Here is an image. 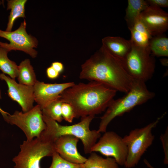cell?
Wrapping results in <instances>:
<instances>
[{
    "mask_svg": "<svg viewBox=\"0 0 168 168\" xmlns=\"http://www.w3.org/2000/svg\"><path fill=\"white\" fill-rule=\"evenodd\" d=\"M52 157V163L48 168H84L83 164H77L68 161L62 158L56 152Z\"/></svg>",
    "mask_w": 168,
    "mask_h": 168,
    "instance_id": "24",
    "label": "cell"
},
{
    "mask_svg": "<svg viewBox=\"0 0 168 168\" xmlns=\"http://www.w3.org/2000/svg\"><path fill=\"white\" fill-rule=\"evenodd\" d=\"M117 91L101 83L92 81L75 83L63 91L60 98L72 105L76 118L95 116L105 111Z\"/></svg>",
    "mask_w": 168,
    "mask_h": 168,
    "instance_id": "2",
    "label": "cell"
},
{
    "mask_svg": "<svg viewBox=\"0 0 168 168\" xmlns=\"http://www.w3.org/2000/svg\"><path fill=\"white\" fill-rule=\"evenodd\" d=\"M122 97L114 99L100 117L98 131L105 133L110 123L115 118L132 110L136 106L153 98L155 93L149 91L142 81L135 80L130 89Z\"/></svg>",
    "mask_w": 168,
    "mask_h": 168,
    "instance_id": "4",
    "label": "cell"
},
{
    "mask_svg": "<svg viewBox=\"0 0 168 168\" xmlns=\"http://www.w3.org/2000/svg\"><path fill=\"white\" fill-rule=\"evenodd\" d=\"M43 119L46 125L43 134L53 142L61 136L70 135L75 136L82 142L86 154H90L92 147L100 137L101 133L97 130H91L90 126L94 116L89 115L81 118L80 121L70 125H63L49 117L43 114Z\"/></svg>",
    "mask_w": 168,
    "mask_h": 168,
    "instance_id": "3",
    "label": "cell"
},
{
    "mask_svg": "<svg viewBox=\"0 0 168 168\" xmlns=\"http://www.w3.org/2000/svg\"><path fill=\"white\" fill-rule=\"evenodd\" d=\"M149 48L154 56L168 57V38L163 34L152 37L150 40Z\"/></svg>",
    "mask_w": 168,
    "mask_h": 168,
    "instance_id": "21",
    "label": "cell"
},
{
    "mask_svg": "<svg viewBox=\"0 0 168 168\" xmlns=\"http://www.w3.org/2000/svg\"><path fill=\"white\" fill-rule=\"evenodd\" d=\"M8 52L6 49L0 47V70L3 73L15 79L17 76L18 66L8 58Z\"/></svg>",
    "mask_w": 168,
    "mask_h": 168,
    "instance_id": "22",
    "label": "cell"
},
{
    "mask_svg": "<svg viewBox=\"0 0 168 168\" xmlns=\"http://www.w3.org/2000/svg\"><path fill=\"white\" fill-rule=\"evenodd\" d=\"M122 62L135 80L145 82L152 78L155 72V60L149 47H141L132 42L131 49Z\"/></svg>",
    "mask_w": 168,
    "mask_h": 168,
    "instance_id": "7",
    "label": "cell"
},
{
    "mask_svg": "<svg viewBox=\"0 0 168 168\" xmlns=\"http://www.w3.org/2000/svg\"><path fill=\"white\" fill-rule=\"evenodd\" d=\"M7 10H11L6 31H12L15 20L19 17L25 18V5L27 0H8Z\"/></svg>",
    "mask_w": 168,
    "mask_h": 168,
    "instance_id": "18",
    "label": "cell"
},
{
    "mask_svg": "<svg viewBox=\"0 0 168 168\" xmlns=\"http://www.w3.org/2000/svg\"><path fill=\"white\" fill-rule=\"evenodd\" d=\"M165 114L142 128L132 130L123 138L128 149L127 156L124 165L126 168L135 166L144 153L152 145L155 138L152 130Z\"/></svg>",
    "mask_w": 168,
    "mask_h": 168,
    "instance_id": "6",
    "label": "cell"
},
{
    "mask_svg": "<svg viewBox=\"0 0 168 168\" xmlns=\"http://www.w3.org/2000/svg\"><path fill=\"white\" fill-rule=\"evenodd\" d=\"M139 17L151 35H162L168 29V14L161 8L148 6Z\"/></svg>",
    "mask_w": 168,
    "mask_h": 168,
    "instance_id": "12",
    "label": "cell"
},
{
    "mask_svg": "<svg viewBox=\"0 0 168 168\" xmlns=\"http://www.w3.org/2000/svg\"><path fill=\"white\" fill-rule=\"evenodd\" d=\"M62 114L63 119L69 123H72L73 119L76 118L73 108L69 104L63 102L61 107Z\"/></svg>",
    "mask_w": 168,
    "mask_h": 168,
    "instance_id": "25",
    "label": "cell"
},
{
    "mask_svg": "<svg viewBox=\"0 0 168 168\" xmlns=\"http://www.w3.org/2000/svg\"><path fill=\"white\" fill-rule=\"evenodd\" d=\"M26 20L22 22L19 28L14 31H7L0 29V37L8 40L9 43L0 41V47L8 52L12 50H19L35 58L37 51L35 49L38 44V41L35 37L28 34L26 28Z\"/></svg>",
    "mask_w": 168,
    "mask_h": 168,
    "instance_id": "9",
    "label": "cell"
},
{
    "mask_svg": "<svg viewBox=\"0 0 168 168\" xmlns=\"http://www.w3.org/2000/svg\"><path fill=\"white\" fill-rule=\"evenodd\" d=\"M75 83L73 82L48 83L37 80L33 86L35 101L42 110L49 103L59 98L64 91Z\"/></svg>",
    "mask_w": 168,
    "mask_h": 168,
    "instance_id": "13",
    "label": "cell"
},
{
    "mask_svg": "<svg viewBox=\"0 0 168 168\" xmlns=\"http://www.w3.org/2000/svg\"><path fill=\"white\" fill-rule=\"evenodd\" d=\"M102 44L113 55L122 62L132 47L130 40L119 36H107L102 39Z\"/></svg>",
    "mask_w": 168,
    "mask_h": 168,
    "instance_id": "15",
    "label": "cell"
},
{
    "mask_svg": "<svg viewBox=\"0 0 168 168\" xmlns=\"http://www.w3.org/2000/svg\"><path fill=\"white\" fill-rule=\"evenodd\" d=\"M161 64L163 66H168V59L167 58H164L160 59Z\"/></svg>",
    "mask_w": 168,
    "mask_h": 168,
    "instance_id": "31",
    "label": "cell"
},
{
    "mask_svg": "<svg viewBox=\"0 0 168 168\" xmlns=\"http://www.w3.org/2000/svg\"><path fill=\"white\" fill-rule=\"evenodd\" d=\"M80 79L101 83L116 90L127 93L135 80L128 73L121 61L102 44L81 66Z\"/></svg>",
    "mask_w": 168,
    "mask_h": 168,
    "instance_id": "1",
    "label": "cell"
},
{
    "mask_svg": "<svg viewBox=\"0 0 168 168\" xmlns=\"http://www.w3.org/2000/svg\"><path fill=\"white\" fill-rule=\"evenodd\" d=\"M0 79L6 82L8 96L19 104L23 112H26L33 107L35 101L33 86L18 83L15 79L3 73H0Z\"/></svg>",
    "mask_w": 168,
    "mask_h": 168,
    "instance_id": "11",
    "label": "cell"
},
{
    "mask_svg": "<svg viewBox=\"0 0 168 168\" xmlns=\"http://www.w3.org/2000/svg\"><path fill=\"white\" fill-rule=\"evenodd\" d=\"M60 97L50 103L42 110V114L58 122L63 120L61 107L63 103Z\"/></svg>",
    "mask_w": 168,
    "mask_h": 168,
    "instance_id": "23",
    "label": "cell"
},
{
    "mask_svg": "<svg viewBox=\"0 0 168 168\" xmlns=\"http://www.w3.org/2000/svg\"><path fill=\"white\" fill-rule=\"evenodd\" d=\"M51 66L59 73L62 72L64 69L63 64L61 63L58 62L52 63Z\"/></svg>",
    "mask_w": 168,
    "mask_h": 168,
    "instance_id": "29",
    "label": "cell"
},
{
    "mask_svg": "<svg viewBox=\"0 0 168 168\" xmlns=\"http://www.w3.org/2000/svg\"><path fill=\"white\" fill-rule=\"evenodd\" d=\"M4 1L3 0H0V5L3 4H4Z\"/></svg>",
    "mask_w": 168,
    "mask_h": 168,
    "instance_id": "33",
    "label": "cell"
},
{
    "mask_svg": "<svg viewBox=\"0 0 168 168\" xmlns=\"http://www.w3.org/2000/svg\"><path fill=\"white\" fill-rule=\"evenodd\" d=\"M129 30L131 33L130 40L132 43L141 47H149L150 40L152 37L139 17Z\"/></svg>",
    "mask_w": 168,
    "mask_h": 168,
    "instance_id": "16",
    "label": "cell"
},
{
    "mask_svg": "<svg viewBox=\"0 0 168 168\" xmlns=\"http://www.w3.org/2000/svg\"><path fill=\"white\" fill-rule=\"evenodd\" d=\"M83 164L84 168H119V165L113 158H104L92 152Z\"/></svg>",
    "mask_w": 168,
    "mask_h": 168,
    "instance_id": "20",
    "label": "cell"
},
{
    "mask_svg": "<svg viewBox=\"0 0 168 168\" xmlns=\"http://www.w3.org/2000/svg\"><path fill=\"white\" fill-rule=\"evenodd\" d=\"M79 139L70 135H64L57 138L54 142L55 151L63 159L77 164H84L87 158L78 152L77 144Z\"/></svg>",
    "mask_w": 168,
    "mask_h": 168,
    "instance_id": "14",
    "label": "cell"
},
{
    "mask_svg": "<svg viewBox=\"0 0 168 168\" xmlns=\"http://www.w3.org/2000/svg\"><path fill=\"white\" fill-rule=\"evenodd\" d=\"M143 161L146 166L149 168H155L153 166H152L147 161V160L146 159H144Z\"/></svg>",
    "mask_w": 168,
    "mask_h": 168,
    "instance_id": "32",
    "label": "cell"
},
{
    "mask_svg": "<svg viewBox=\"0 0 168 168\" xmlns=\"http://www.w3.org/2000/svg\"><path fill=\"white\" fill-rule=\"evenodd\" d=\"M5 121L19 127L29 140L40 136L46 128L42 110L38 105L26 112L16 110L13 114H9Z\"/></svg>",
    "mask_w": 168,
    "mask_h": 168,
    "instance_id": "8",
    "label": "cell"
},
{
    "mask_svg": "<svg viewBox=\"0 0 168 168\" xmlns=\"http://www.w3.org/2000/svg\"><path fill=\"white\" fill-rule=\"evenodd\" d=\"M20 151L13 158L14 168H41L40 161L44 157L52 156L55 152L54 142L42 133L35 139L24 141Z\"/></svg>",
    "mask_w": 168,
    "mask_h": 168,
    "instance_id": "5",
    "label": "cell"
},
{
    "mask_svg": "<svg viewBox=\"0 0 168 168\" xmlns=\"http://www.w3.org/2000/svg\"><path fill=\"white\" fill-rule=\"evenodd\" d=\"M1 98V93L0 91V99ZM0 113L3 116L4 119L5 121L8 115L9 114L7 112L3 110L0 107Z\"/></svg>",
    "mask_w": 168,
    "mask_h": 168,
    "instance_id": "30",
    "label": "cell"
},
{
    "mask_svg": "<svg viewBox=\"0 0 168 168\" xmlns=\"http://www.w3.org/2000/svg\"><path fill=\"white\" fill-rule=\"evenodd\" d=\"M160 139L162 144L164 157L163 162L165 165L168 164V128L167 127L165 132L161 134Z\"/></svg>",
    "mask_w": 168,
    "mask_h": 168,
    "instance_id": "26",
    "label": "cell"
},
{
    "mask_svg": "<svg viewBox=\"0 0 168 168\" xmlns=\"http://www.w3.org/2000/svg\"><path fill=\"white\" fill-rule=\"evenodd\" d=\"M46 73L47 77L52 79L57 78L60 74L51 66L47 68Z\"/></svg>",
    "mask_w": 168,
    "mask_h": 168,
    "instance_id": "28",
    "label": "cell"
},
{
    "mask_svg": "<svg viewBox=\"0 0 168 168\" xmlns=\"http://www.w3.org/2000/svg\"><path fill=\"white\" fill-rule=\"evenodd\" d=\"M148 6L146 0H128L125 19L129 29L133 26L141 13Z\"/></svg>",
    "mask_w": 168,
    "mask_h": 168,
    "instance_id": "17",
    "label": "cell"
},
{
    "mask_svg": "<svg viewBox=\"0 0 168 168\" xmlns=\"http://www.w3.org/2000/svg\"><path fill=\"white\" fill-rule=\"evenodd\" d=\"M149 6L161 7H168V0H146Z\"/></svg>",
    "mask_w": 168,
    "mask_h": 168,
    "instance_id": "27",
    "label": "cell"
},
{
    "mask_svg": "<svg viewBox=\"0 0 168 168\" xmlns=\"http://www.w3.org/2000/svg\"><path fill=\"white\" fill-rule=\"evenodd\" d=\"M19 83L33 86L36 81V75L29 59L22 61L18 66L17 77Z\"/></svg>",
    "mask_w": 168,
    "mask_h": 168,
    "instance_id": "19",
    "label": "cell"
},
{
    "mask_svg": "<svg viewBox=\"0 0 168 168\" xmlns=\"http://www.w3.org/2000/svg\"><path fill=\"white\" fill-rule=\"evenodd\" d=\"M92 147L91 152H98L114 158L120 166L124 165L127 156V145L121 137L113 131H106Z\"/></svg>",
    "mask_w": 168,
    "mask_h": 168,
    "instance_id": "10",
    "label": "cell"
}]
</instances>
